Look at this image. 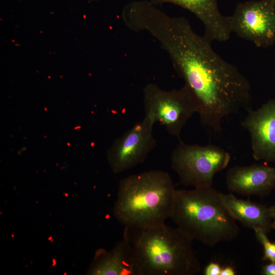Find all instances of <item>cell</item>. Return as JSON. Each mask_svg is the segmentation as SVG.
I'll return each instance as SVG.
<instances>
[{
	"label": "cell",
	"mask_w": 275,
	"mask_h": 275,
	"mask_svg": "<svg viewBox=\"0 0 275 275\" xmlns=\"http://www.w3.org/2000/svg\"><path fill=\"white\" fill-rule=\"evenodd\" d=\"M132 27L134 32L149 33L168 53L198 101L203 126L221 132L224 118L249 104L248 79L213 50L211 41L197 34L185 18L169 16L149 6L136 15Z\"/></svg>",
	"instance_id": "6da1fadb"
},
{
	"label": "cell",
	"mask_w": 275,
	"mask_h": 275,
	"mask_svg": "<svg viewBox=\"0 0 275 275\" xmlns=\"http://www.w3.org/2000/svg\"><path fill=\"white\" fill-rule=\"evenodd\" d=\"M123 238L134 248L140 275H195L201 270L192 240L177 227L125 226Z\"/></svg>",
	"instance_id": "7a4b0ae2"
},
{
	"label": "cell",
	"mask_w": 275,
	"mask_h": 275,
	"mask_svg": "<svg viewBox=\"0 0 275 275\" xmlns=\"http://www.w3.org/2000/svg\"><path fill=\"white\" fill-rule=\"evenodd\" d=\"M176 189L171 176L151 170L119 181L113 213L124 226L150 228L166 224L172 214Z\"/></svg>",
	"instance_id": "3957f363"
},
{
	"label": "cell",
	"mask_w": 275,
	"mask_h": 275,
	"mask_svg": "<svg viewBox=\"0 0 275 275\" xmlns=\"http://www.w3.org/2000/svg\"><path fill=\"white\" fill-rule=\"evenodd\" d=\"M212 186L176 189L171 218L187 237L212 246L235 239L239 232L236 220Z\"/></svg>",
	"instance_id": "277c9868"
},
{
	"label": "cell",
	"mask_w": 275,
	"mask_h": 275,
	"mask_svg": "<svg viewBox=\"0 0 275 275\" xmlns=\"http://www.w3.org/2000/svg\"><path fill=\"white\" fill-rule=\"evenodd\" d=\"M230 154L214 145L188 144L180 140L171 157L180 183L194 187L212 186L215 175L229 164Z\"/></svg>",
	"instance_id": "5b68a950"
},
{
	"label": "cell",
	"mask_w": 275,
	"mask_h": 275,
	"mask_svg": "<svg viewBox=\"0 0 275 275\" xmlns=\"http://www.w3.org/2000/svg\"><path fill=\"white\" fill-rule=\"evenodd\" d=\"M143 102L145 116L178 138L187 121L199 112L198 101L186 85L179 89L165 90L148 84L143 90Z\"/></svg>",
	"instance_id": "8992f818"
},
{
	"label": "cell",
	"mask_w": 275,
	"mask_h": 275,
	"mask_svg": "<svg viewBox=\"0 0 275 275\" xmlns=\"http://www.w3.org/2000/svg\"><path fill=\"white\" fill-rule=\"evenodd\" d=\"M232 33L258 47L275 43V0L240 3L230 16Z\"/></svg>",
	"instance_id": "52a82bcc"
},
{
	"label": "cell",
	"mask_w": 275,
	"mask_h": 275,
	"mask_svg": "<svg viewBox=\"0 0 275 275\" xmlns=\"http://www.w3.org/2000/svg\"><path fill=\"white\" fill-rule=\"evenodd\" d=\"M154 124L145 116L115 140L107 154L113 173L126 171L146 160L156 144L153 134Z\"/></svg>",
	"instance_id": "ba28073f"
},
{
	"label": "cell",
	"mask_w": 275,
	"mask_h": 275,
	"mask_svg": "<svg viewBox=\"0 0 275 275\" xmlns=\"http://www.w3.org/2000/svg\"><path fill=\"white\" fill-rule=\"evenodd\" d=\"M250 135L252 155L256 160L275 161V98L257 109H249L241 122Z\"/></svg>",
	"instance_id": "9c48e42d"
},
{
	"label": "cell",
	"mask_w": 275,
	"mask_h": 275,
	"mask_svg": "<svg viewBox=\"0 0 275 275\" xmlns=\"http://www.w3.org/2000/svg\"><path fill=\"white\" fill-rule=\"evenodd\" d=\"M226 179L232 192L263 197L275 188V168L256 164L234 166L228 170Z\"/></svg>",
	"instance_id": "30bf717a"
},
{
	"label": "cell",
	"mask_w": 275,
	"mask_h": 275,
	"mask_svg": "<svg viewBox=\"0 0 275 275\" xmlns=\"http://www.w3.org/2000/svg\"><path fill=\"white\" fill-rule=\"evenodd\" d=\"M152 3H170L184 8L200 19L204 28V36L211 42L228 40L232 33L230 16L219 11L217 0H150Z\"/></svg>",
	"instance_id": "8fae6325"
},
{
	"label": "cell",
	"mask_w": 275,
	"mask_h": 275,
	"mask_svg": "<svg viewBox=\"0 0 275 275\" xmlns=\"http://www.w3.org/2000/svg\"><path fill=\"white\" fill-rule=\"evenodd\" d=\"M88 274L140 275L134 248L123 238L109 251L103 249L97 250Z\"/></svg>",
	"instance_id": "7c38bea8"
},
{
	"label": "cell",
	"mask_w": 275,
	"mask_h": 275,
	"mask_svg": "<svg viewBox=\"0 0 275 275\" xmlns=\"http://www.w3.org/2000/svg\"><path fill=\"white\" fill-rule=\"evenodd\" d=\"M220 195L225 205L236 221L253 230L261 229L266 233L270 232L273 219L269 208L249 200L238 199L232 194L221 193Z\"/></svg>",
	"instance_id": "4fadbf2b"
},
{
	"label": "cell",
	"mask_w": 275,
	"mask_h": 275,
	"mask_svg": "<svg viewBox=\"0 0 275 275\" xmlns=\"http://www.w3.org/2000/svg\"><path fill=\"white\" fill-rule=\"evenodd\" d=\"M257 240L262 244L264 250L263 259L275 263V242H271L267 233L261 229L253 230Z\"/></svg>",
	"instance_id": "5bb4252c"
},
{
	"label": "cell",
	"mask_w": 275,
	"mask_h": 275,
	"mask_svg": "<svg viewBox=\"0 0 275 275\" xmlns=\"http://www.w3.org/2000/svg\"><path fill=\"white\" fill-rule=\"evenodd\" d=\"M222 267L219 263L216 262H210L204 270L205 275H220Z\"/></svg>",
	"instance_id": "9a60e30c"
},
{
	"label": "cell",
	"mask_w": 275,
	"mask_h": 275,
	"mask_svg": "<svg viewBox=\"0 0 275 275\" xmlns=\"http://www.w3.org/2000/svg\"><path fill=\"white\" fill-rule=\"evenodd\" d=\"M261 274L263 275H275V263L270 262L264 265L261 269Z\"/></svg>",
	"instance_id": "2e32d148"
},
{
	"label": "cell",
	"mask_w": 275,
	"mask_h": 275,
	"mask_svg": "<svg viewBox=\"0 0 275 275\" xmlns=\"http://www.w3.org/2000/svg\"><path fill=\"white\" fill-rule=\"evenodd\" d=\"M236 274V271L232 266H226L222 267L220 275H235Z\"/></svg>",
	"instance_id": "e0dca14e"
},
{
	"label": "cell",
	"mask_w": 275,
	"mask_h": 275,
	"mask_svg": "<svg viewBox=\"0 0 275 275\" xmlns=\"http://www.w3.org/2000/svg\"><path fill=\"white\" fill-rule=\"evenodd\" d=\"M269 209L273 221H275V204L269 207Z\"/></svg>",
	"instance_id": "ac0fdd59"
},
{
	"label": "cell",
	"mask_w": 275,
	"mask_h": 275,
	"mask_svg": "<svg viewBox=\"0 0 275 275\" xmlns=\"http://www.w3.org/2000/svg\"><path fill=\"white\" fill-rule=\"evenodd\" d=\"M272 228L275 230V221H273Z\"/></svg>",
	"instance_id": "d6986e66"
}]
</instances>
